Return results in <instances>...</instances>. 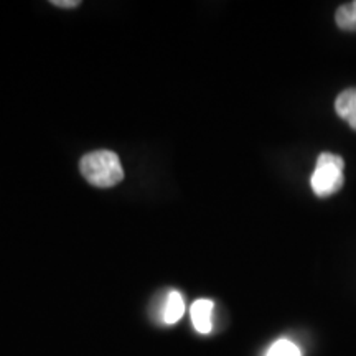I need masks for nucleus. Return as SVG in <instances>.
I'll return each mask as SVG.
<instances>
[{"label": "nucleus", "instance_id": "5", "mask_svg": "<svg viewBox=\"0 0 356 356\" xmlns=\"http://www.w3.org/2000/svg\"><path fill=\"white\" fill-rule=\"evenodd\" d=\"M184 312H185V302H184V297H181V293L180 292L168 293L165 304H163V309H162L163 323L167 325L177 323L178 320L184 317Z\"/></svg>", "mask_w": 356, "mask_h": 356}, {"label": "nucleus", "instance_id": "7", "mask_svg": "<svg viewBox=\"0 0 356 356\" xmlns=\"http://www.w3.org/2000/svg\"><path fill=\"white\" fill-rule=\"evenodd\" d=\"M266 356H302V355H300L299 346L292 343L291 340L282 338V340H277L269 350H267Z\"/></svg>", "mask_w": 356, "mask_h": 356}, {"label": "nucleus", "instance_id": "2", "mask_svg": "<svg viewBox=\"0 0 356 356\" xmlns=\"http://www.w3.org/2000/svg\"><path fill=\"white\" fill-rule=\"evenodd\" d=\"M345 162L340 155L323 152L317 160V168L312 173L310 184L315 195L320 198H327L337 193L345 184L343 178Z\"/></svg>", "mask_w": 356, "mask_h": 356}, {"label": "nucleus", "instance_id": "6", "mask_svg": "<svg viewBox=\"0 0 356 356\" xmlns=\"http://www.w3.org/2000/svg\"><path fill=\"white\" fill-rule=\"evenodd\" d=\"M337 25L346 32H356V0L345 3L337 10L335 15Z\"/></svg>", "mask_w": 356, "mask_h": 356}, {"label": "nucleus", "instance_id": "4", "mask_svg": "<svg viewBox=\"0 0 356 356\" xmlns=\"http://www.w3.org/2000/svg\"><path fill=\"white\" fill-rule=\"evenodd\" d=\"M337 114L350 124L351 129L356 131V88L345 89L341 95H338L335 101Z\"/></svg>", "mask_w": 356, "mask_h": 356}, {"label": "nucleus", "instance_id": "1", "mask_svg": "<svg viewBox=\"0 0 356 356\" xmlns=\"http://www.w3.org/2000/svg\"><path fill=\"white\" fill-rule=\"evenodd\" d=\"M83 177L88 184L97 188H111V186L121 184L124 178L122 163L118 154L111 150H95V152L84 155L79 163Z\"/></svg>", "mask_w": 356, "mask_h": 356}, {"label": "nucleus", "instance_id": "3", "mask_svg": "<svg viewBox=\"0 0 356 356\" xmlns=\"http://www.w3.org/2000/svg\"><path fill=\"white\" fill-rule=\"evenodd\" d=\"M191 322L195 330L202 335H208L213 328V302L208 299H200L193 302L190 309Z\"/></svg>", "mask_w": 356, "mask_h": 356}, {"label": "nucleus", "instance_id": "8", "mask_svg": "<svg viewBox=\"0 0 356 356\" xmlns=\"http://www.w3.org/2000/svg\"><path fill=\"white\" fill-rule=\"evenodd\" d=\"M53 6H56V7H63V8H74V7H78L79 3V0H53Z\"/></svg>", "mask_w": 356, "mask_h": 356}]
</instances>
